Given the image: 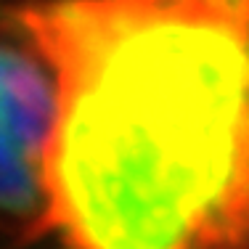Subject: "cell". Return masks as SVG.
I'll use <instances>...</instances> for the list:
<instances>
[{"label":"cell","mask_w":249,"mask_h":249,"mask_svg":"<svg viewBox=\"0 0 249 249\" xmlns=\"http://www.w3.org/2000/svg\"><path fill=\"white\" fill-rule=\"evenodd\" d=\"M244 249H247V247H244Z\"/></svg>","instance_id":"3957f363"},{"label":"cell","mask_w":249,"mask_h":249,"mask_svg":"<svg viewBox=\"0 0 249 249\" xmlns=\"http://www.w3.org/2000/svg\"><path fill=\"white\" fill-rule=\"evenodd\" d=\"M14 27L56 74L67 249L249 247V0H48Z\"/></svg>","instance_id":"6da1fadb"},{"label":"cell","mask_w":249,"mask_h":249,"mask_svg":"<svg viewBox=\"0 0 249 249\" xmlns=\"http://www.w3.org/2000/svg\"><path fill=\"white\" fill-rule=\"evenodd\" d=\"M8 29L0 35V239L27 244L53 231L48 149L58 85L37 45Z\"/></svg>","instance_id":"7a4b0ae2"}]
</instances>
